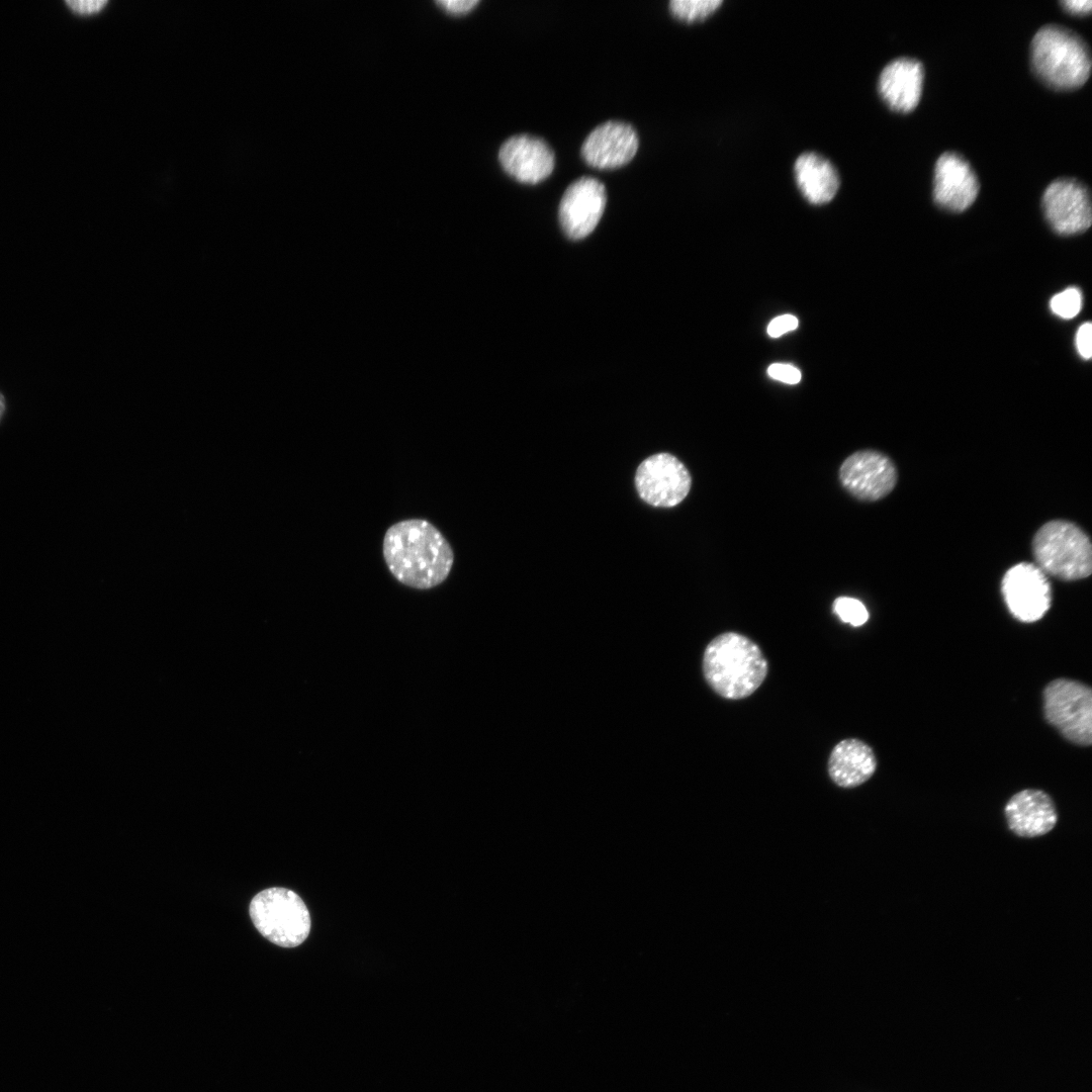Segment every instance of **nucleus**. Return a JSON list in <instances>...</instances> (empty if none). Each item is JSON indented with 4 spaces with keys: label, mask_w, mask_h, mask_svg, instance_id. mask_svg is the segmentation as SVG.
I'll return each instance as SVG.
<instances>
[{
    "label": "nucleus",
    "mask_w": 1092,
    "mask_h": 1092,
    "mask_svg": "<svg viewBox=\"0 0 1092 1092\" xmlns=\"http://www.w3.org/2000/svg\"><path fill=\"white\" fill-rule=\"evenodd\" d=\"M980 183L970 163L959 153L944 152L935 162L933 199L943 209L960 212L978 196Z\"/></svg>",
    "instance_id": "obj_12"
},
{
    "label": "nucleus",
    "mask_w": 1092,
    "mask_h": 1092,
    "mask_svg": "<svg viewBox=\"0 0 1092 1092\" xmlns=\"http://www.w3.org/2000/svg\"><path fill=\"white\" fill-rule=\"evenodd\" d=\"M795 180L803 196L813 204H824L836 195L840 181L829 160L816 153H804L795 161Z\"/></svg>",
    "instance_id": "obj_18"
},
{
    "label": "nucleus",
    "mask_w": 1092,
    "mask_h": 1092,
    "mask_svg": "<svg viewBox=\"0 0 1092 1092\" xmlns=\"http://www.w3.org/2000/svg\"><path fill=\"white\" fill-rule=\"evenodd\" d=\"M504 170L516 180L536 184L546 179L555 166V155L543 140L519 133L506 140L498 151Z\"/></svg>",
    "instance_id": "obj_14"
},
{
    "label": "nucleus",
    "mask_w": 1092,
    "mask_h": 1092,
    "mask_svg": "<svg viewBox=\"0 0 1092 1092\" xmlns=\"http://www.w3.org/2000/svg\"><path fill=\"white\" fill-rule=\"evenodd\" d=\"M382 549L392 575L402 584L419 589L442 583L454 561L453 550L441 532L421 519L404 520L388 528Z\"/></svg>",
    "instance_id": "obj_1"
},
{
    "label": "nucleus",
    "mask_w": 1092,
    "mask_h": 1092,
    "mask_svg": "<svg viewBox=\"0 0 1092 1092\" xmlns=\"http://www.w3.org/2000/svg\"><path fill=\"white\" fill-rule=\"evenodd\" d=\"M767 374L775 380L796 384L802 378L801 371L791 364L774 363L767 368Z\"/></svg>",
    "instance_id": "obj_22"
},
{
    "label": "nucleus",
    "mask_w": 1092,
    "mask_h": 1092,
    "mask_svg": "<svg viewBox=\"0 0 1092 1092\" xmlns=\"http://www.w3.org/2000/svg\"><path fill=\"white\" fill-rule=\"evenodd\" d=\"M1001 592L1011 615L1032 623L1041 619L1052 604V587L1045 573L1033 563L1010 567L1001 582Z\"/></svg>",
    "instance_id": "obj_8"
},
{
    "label": "nucleus",
    "mask_w": 1092,
    "mask_h": 1092,
    "mask_svg": "<svg viewBox=\"0 0 1092 1092\" xmlns=\"http://www.w3.org/2000/svg\"><path fill=\"white\" fill-rule=\"evenodd\" d=\"M1041 205L1049 224L1059 235L1080 234L1091 225L1090 194L1077 179L1059 178L1051 182L1042 194Z\"/></svg>",
    "instance_id": "obj_9"
},
{
    "label": "nucleus",
    "mask_w": 1092,
    "mask_h": 1092,
    "mask_svg": "<svg viewBox=\"0 0 1092 1092\" xmlns=\"http://www.w3.org/2000/svg\"><path fill=\"white\" fill-rule=\"evenodd\" d=\"M639 139L636 129L627 122L608 120L596 126L581 145V157L598 169L621 167L637 153Z\"/></svg>",
    "instance_id": "obj_13"
},
{
    "label": "nucleus",
    "mask_w": 1092,
    "mask_h": 1092,
    "mask_svg": "<svg viewBox=\"0 0 1092 1092\" xmlns=\"http://www.w3.org/2000/svg\"><path fill=\"white\" fill-rule=\"evenodd\" d=\"M478 2V0H441L438 4L450 13L462 14L471 10Z\"/></svg>",
    "instance_id": "obj_26"
},
{
    "label": "nucleus",
    "mask_w": 1092,
    "mask_h": 1092,
    "mask_svg": "<svg viewBox=\"0 0 1092 1092\" xmlns=\"http://www.w3.org/2000/svg\"><path fill=\"white\" fill-rule=\"evenodd\" d=\"M7 410V402L4 394L0 391V421L4 417Z\"/></svg>",
    "instance_id": "obj_28"
},
{
    "label": "nucleus",
    "mask_w": 1092,
    "mask_h": 1092,
    "mask_svg": "<svg viewBox=\"0 0 1092 1092\" xmlns=\"http://www.w3.org/2000/svg\"><path fill=\"white\" fill-rule=\"evenodd\" d=\"M1035 565L1045 574L1062 580H1078L1092 572V545L1089 536L1075 523L1053 520L1043 524L1032 539Z\"/></svg>",
    "instance_id": "obj_4"
},
{
    "label": "nucleus",
    "mask_w": 1092,
    "mask_h": 1092,
    "mask_svg": "<svg viewBox=\"0 0 1092 1092\" xmlns=\"http://www.w3.org/2000/svg\"><path fill=\"white\" fill-rule=\"evenodd\" d=\"M607 204L605 185L597 178L582 176L564 191L558 217L564 234L572 240L589 235L599 223Z\"/></svg>",
    "instance_id": "obj_11"
},
{
    "label": "nucleus",
    "mask_w": 1092,
    "mask_h": 1092,
    "mask_svg": "<svg viewBox=\"0 0 1092 1092\" xmlns=\"http://www.w3.org/2000/svg\"><path fill=\"white\" fill-rule=\"evenodd\" d=\"M1060 3L1068 11L1080 15L1090 12L1092 7V2L1088 0H1064Z\"/></svg>",
    "instance_id": "obj_27"
},
{
    "label": "nucleus",
    "mask_w": 1092,
    "mask_h": 1092,
    "mask_svg": "<svg viewBox=\"0 0 1092 1092\" xmlns=\"http://www.w3.org/2000/svg\"><path fill=\"white\" fill-rule=\"evenodd\" d=\"M702 667L709 687L728 700H741L752 695L768 671L759 646L736 632L722 633L710 641L704 651Z\"/></svg>",
    "instance_id": "obj_2"
},
{
    "label": "nucleus",
    "mask_w": 1092,
    "mask_h": 1092,
    "mask_svg": "<svg viewBox=\"0 0 1092 1092\" xmlns=\"http://www.w3.org/2000/svg\"><path fill=\"white\" fill-rule=\"evenodd\" d=\"M833 612L844 623L853 627L863 625L869 619L866 606L857 599L839 597L833 603Z\"/></svg>",
    "instance_id": "obj_20"
},
{
    "label": "nucleus",
    "mask_w": 1092,
    "mask_h": 1092,
    "mask_svg": "<svg viewBox=\"0 0 1092 1092\" xmlns=\"http://www.w3.org/2000/svg\"><path fill=\"white\" fill-rule=\"evenodd\" d=\"M1033 73L1049 87L1072 90L1082 86L1091 72V55L1085 40L1060 24L1041 26L1030 43Z\"/></svg>",
    "instance_id": "obj_3"
},
{
    "label": "nucleus",
    "mask_w": 1092,
    "mask_h": 1092,
    "mask_svg": "<svg viewBox=\"0 0 1092 1092\" xmlns=\"http://www.w3.org/2000/svg\"><path fill=\"white\" fill-rule=\"evenodd\" d=\"M722 4V0H671V14L685 22L701 21L713 14Z\"/></svg>",
    "instance_id": "obj_19"
},
{
    "label": "nucleus",
    "mask_w": 1092,
    "mask_h": 1092,
    "mask_svg": "<svg viewBox=\"0 0 1092 1092\" xmlns=\"http://www.w3.org/2000/svg\"><path fill=\"white\" fill-rule=\"evenodd\" d=\"M1004 814L1009 829L1025 838L1049 833L1058 821L1053 799L1036 789L1022 790L1013 795L1005 805Z\"/></svg>",
    "instance_id": "obj_15"
},
{
    "label": "nucleus",
    "mask_w": 1092,
    "mask_h": 1092,
    "mask_svg": "<svg viewBox=\"0 0 1092 1092\" xmlns=\"http://www.w3.org/2000/svg\"><path fill=\"white\" fill-rule=\"evenodd\" d=\"M1046 721L1067 740L1080 745L1092 743V692L1077 680L1057 678L1043 691Z\"/></svg>",
    "instance_id": "obj_6"
},
{
    "label": "nucleus",
    "mask_w": 1092,
    "mask_h": 1092,
    "mask_svg": "<svg viewBox=\"0 0 1092 1092\" xmlns=\"http://www.w3.org/2000/svg\"><path fill=\"white\" fill-rule=\"evenodd\" d=\"M924 68L914 58L901 57L888 63L878 80L883 101L894 111L906 113L918 104L923 87Z\"/></svg>",
    "instance_id": "obj_16"
},
{
    "label": "nucleus",
    "mask_w": 1092,
    "mask_h": 1092,
    "mask_svg": "<svg viewBox=\"0 0 1092 1092\" xmlns=\"http://www.w3.org/2000/svg\"><path fill=\"white\" fill-rule=\"evenodd\" d=\"M250 916L264 937L283 947L298 946L310 930L304 902L295 892L284 888L258 893L251 901Z\"/></svg>",
    "instance_id": "obj_5"
},
{
    "label": "nucleus",
    "mask_w": 1092,
    "mask_h": 1092,
    "mask_svg": "<svg viewBox=\"0 0 1092 1092\" xmlns=\"http://www.w3.org/2000/svg\"><path fill=\"white\" fill-rule=\"evenodd\" d=\"M897 479L893 461L875 450L854 452L839 468L842 486L861 500L875 502L885 497L894 489Z\"/></svg>",
    "instance_id": "obj_10"
},
{
    "label": "nucleus",
    "mask_w": 1092,
    "mask_h": 1092,
    "mask_svg": "<svg viewBox=\"0 0 1092 1092\" xmlns=\"http://www.w3.org/2000/svg\"><path fill=\"white\" fill-rule=\"evenodd\" d=\"M877 758L872 747L857 738L839 741L831 750L827 769L838 787L850 789L866 783L876 771Z\"/></svg>",
    "instance_id": "obj_17"
},
{
    "label": "nucleus",
    "mask_w": 1092,
    "mask_h": 1092,
    "mask_svg": "<svg viewBox=\"0 0 1092 1092\" xmlns=\"http://www.w3.org/2000/svg\"><path fill=\"white\" fill-rule=\"evenodd\" d=\"M69 7L80 14H90L100 10L105 4L104 0H68Z\"/></svg>",
    "instance_id": "obj_25"
},
{
    "label": "nucleus",
    "mask_w": 1092,
    "mask_h": 1092,
    "mask_svg": "<svg viewBox=\"0 0 1092 1092\" xmlns=\"http://www.w3.org/2000/svg\"><path fill=\"white\" fill-rule=\"evenodd\" d=\"M635 485L639 496L647 504L659 508L678 505L688 495L692 477L675 456L669 453L654 454L638 466Z\"/></svg>",
    "instance_id": "obj_7"
},
{
    "label": "nucleus",
    "mask_w": 1092,
    "mask_h": 1092,
    "mask_svg": "<svg viewBox=\"0 0 1092 1092\" xmlns=\"http://www.w3.org/2000/svg\"><path fill=\"white\" fill-rule=\"evenodd\" d=\"M799 321L793 314H782L775 317L767 326V334L771 338H779L784 334L798 328Z\"/></svg>",
    "instance_id": "obj_23"
},
{
    "label": "nucleus",
    "mask_w": 1092,
    "mask_h": 1092,
    "mask_svg": "<svg viewBox=\"0 0 1092 1092\" xmlns=\"http://www.w3.org/2000/svg\"><path fill=\"white\" fill-rule=\"evenodd\" d=\"M1092 326L1090 323L1082 324L1076 334V348L1080 356L1090 359L1092 355Z\"/></svg>",
    "instance_id": "obj_24"
},
{
    "label": "nucleus",
    "mask_w": 1092,
    "mask_h": 1092,
    "mask_svg": "<svg viewBox=\"0 0 1092 1092\" xmlns=\"http://www.w3.org/2000/svg\"><path fill=\"white\" fill-rule=\"evenodd\" d=\"M1051 310L1058 316L1069 320L1076 316L1082 307V294L1076 287H1069L1052 297Z\"/></svg>",
    "instance_id": "obj_21"
}]
</instances>
